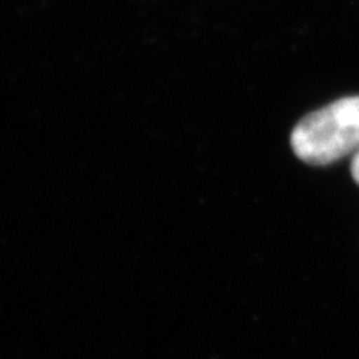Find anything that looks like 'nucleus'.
Returning <instances> with one entry per match:
<instances>
[{
	"mask_svg": "<svg viewBox=\"0 0 359 359\" xmlns=\"http://www.w3.org/2000/svg\"><path fill=\"white\" fill-rule=\"evenodd\" d=\"M351 172H352V177L355 182L359 184V151L355 153V157H353L352 165H351Z\"/></svg>",
	"mask_w": 359,
	"mask_h": 359,
	"instance_id": "f03ea898",
	"label": "nucleus"
},
{
	"mask_svg": "<svg viewBox=\"0 0 359 359\" xmlns=\"http://www.w3.org/2000/svg\"><path fill=\"white\" fill-rule=\"evenodd\" d=\"M290 145L299 161L331 165L359 151V96H346L310 112L292 130Z\"/></svg>",
	"mask_w": 359,
	"mask_h": 359,
	"instance_id": "f257e3e1",
	"label": "nucleus"
}]
</instances>
